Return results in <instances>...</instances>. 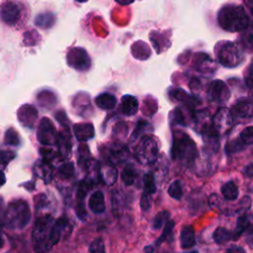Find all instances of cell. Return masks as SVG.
<instances>
[{"instance_id": "7c38bea8", "label": "cell", "mask_w": 253, "mask_h": 253, "mask_svg": "<svg viewBox=\"0 0 253 253\" xmlns=\"http://www.w3.org/2000/svg\"><path fill=\"white\" fill-rule=\"evenodd\" d=\"M0 17L8 25H14L20 18V9L14 2H6L0 8Z\"/></svg>"}, {"instance_id": "603a6c76", "label": "cell", "mask_w": 253, "mask_h": 253, "mask_svg": "<svg viewBox=\"0 0 253 253\" xmlns=\"http://www.w3.org/2000/svg\"><path fill=\"white\" fill-rule=\"evenodd\" d=\"M250 221H251L250 216L247 215L246 213H243L242 215H240L237 218L235 228H234V230L232 232V238L234 240L239 238V236L250 226Z\"/></svg>"}, {"instance_id": "f35d334b", "label": "cell", "mask_w": 253, "mask_h": 253, "mask_svg": "<svg viewBox=\"0 0 253 253\" xmlns=\"http://www.w3.org/2000/svg\"><path fill=\"white\" fill-rule=\"evenodd\" d=\"M172 93H173V98L176 101H179V102H182V103H185V104H189L190 103L189 95L184 90L175 89L174 91H172Z\"/></svg>"}, {"instance_id": "bcb514c9", "label": "cell", "mask_w": 253, "mask_h": 253, "mask_svg": "<svg viewBox=\"0 0 253 253\" xmlns=\"http://www.w3.org/2000/svg\"><path fill=\"white\" fill-rule=\"evenodd\" d=\"M224 253H246V252H245V250L242 247L236 246V245H232L229 248H227Z\"/></svg>"}, {"instance_id": "d4e9b609", "label": "cell", "mask_w": 253, "mask_h": 253, "mask_svg": "<svg viewBox=\"0 0 253 253\" xmlns=\"http://www.w3.org/2000/svg\"><path fill=\"white\" fill-rule=\"evenodd\" d=\"M221 194L226 201H234L238 197V188L232 181L226 182L221 187Z\"/></svg>"}, {"instance_id": "7bdbcfd3", "label": "cell", "mask_w": 253, "mask_h": 253, "mask_svg": "<svg viewBox=\"0 0 253 253\" xmlns=\"http://www.w3.org/2000/svg\"><path fill=\"white\" fill-rule=\"evenodd\" d=\"M151 196L149 195H146V194H143L141 195V198H140V208L143 211H149L150 207H151V199H150Z\"/></svg>"}, {"instance_id": "db71d44e", "label": "cell", "mask_w": 253, "mask_h": 253, "mask_svg": "<svg viewBox=\"0 0 253 253\" xmlns=\"http://www.w3.org/2000/svg\"><path fill=\"white\" fill-rule=\"evenodd\" d=\"M76 2H79V3H83V2H86V1H88V0H75Z\"/></svg>"}, {"instance_id": "f907efd6", "label": "cell", "mask_w": 253, "mask_h": 253, "mask_svg": "<svg viewBox=\"0 0 253 253\" xmlns=\"http://www.w3.org/2000/svg\"><path fill=\"white\" fill-rule=\"evenodd\" d=\"M5 182H6V177H5L4 173L0 170V188L5 184Z\"/></svg>"}, {"instance_id": "30bf717a", "label": "cell", "mask_w": 253, "mask_h": 253, "mask_svg": "<svg viewBox=\"0 0 253 253\" xmlns=\"http://www.w3.org/2000/svg\"><path fill=\"white\" fill-rule=\"evenodd\" d=\"M209 99L214 103L222 104L227 101L230 96V92L224 82L221 80H214L209 87Z\"/></svg>"}, {"instance_id": "8d00e7d4", "label": "cell", "mask_w": 253, "mask_h": 253, "mask_svg": "<svg viewBox=\"0 0 253 253\" xmlns=\"http://www.w3.org/2000/svg\"><path fill=\"white\" fill-rule=\"evenodd\" d=\"M239 139L241 142L246 146V145H251L253 142V135H252V126H249L245 129L241 131L239 134Z\"/></svg>"}, {"instance_id": "6da1fadb", "label": "cell", "mask_w": 253, "mask_h": 253, "mask_svg": "<svg viewBox=\"0 0 253 253\" xmlns=\"http://www.w3.org/2000/svg\"><path fill=\"white\" fill-rule=\"evenodd\" d=\"M217 23L222 30L235 33L247 29L250 21L243 6L226 4L218 11Z\"/></svg>"}, {"instance_id": "83f0119b", "label": "cell", "mask_w": 253, "mask_h": 253, "mask_svg": "<svg viewBox=\"0 0 253 253\" xmlns=\"http://www.w3.org/2000/svg\"><path fill=\"white\" fill-rule=\"evenodd\" d=\"M156 192L154 177L152 173H146L143 176V194L151 196Z\"/></svg>"}, {"instance_id": "8992f818", "label": "cell", "mask_w": 253, "mask_h": 253, "mask_svg": "<svg viewBox=\"0 0 253 253\" xmlns=\"http://www.w3.org/2000/svg\"><path fill=\"white\" fill-rule=\"evenodd\" d=\"M53 224V217L49 214L41 216L37 219L33 230V239L38 251L46 250L45 245L50 228Z\"/></svg>"}, {"instance_id": "7dc6e473", "label": "cell", "mask_w": 253, "mask_h": 253, "mask_svg": "<svg viewBox=\"0 0 253 253\" xmlns=\"http://www.w3.org/2000/svg\"><path fill=\"white\" fill-rule=\"evenodd\" d=\"M245 174H246L248 177H252V174H253L252 164H249L248 166H246V167H245Z\"/></svg>"}, {"instance_id": "e575fe53", "label": "cell", "mask_w": 253, "mask_h": 253, "mask_svg": "<svg viewBox=\"0 0 253 253\" xmlns=\"http://www.w3.org/2000/svg\"><path fill=\"white\" fill-rule=\"evenodd\" d=\"M125 149L123 147H113L110 149V160L113 163H120L125 159Z\"/></svg>"}, {"instance_id": "11a10c76", "label": "cell", "mask_w": 253, "mask_h": 253, "mask_svg": "<svg viewBox=\"0 0 253 253\" xmlns=\"http://www.w3.org/2000/svg\"><path fill=\"white\" fill-rule=\"evenodd\" d=\"M190 253H199L198 251H192V252H190Z\"/></svg>"}, {"instance_id": "ba28073f", "label": "cell", "mask_w": 253, "mask_h": 253, "mask_svg": "<svg viewBox=\"0 0 253 253\" xmlns=\"http://www.w3.org/2000/svg\"><path fill=\"white\" fill-rule=\"evenodd\" d=\"M67 63L69 66L76 70L84 71L89 69L91 65V60L84 48L72 47L67 53Z\"/></svg>"}, {"instance_id": "484cf974", "label": "cell", "mask_w": 253, "mask_h": 253, "mask_svg": "<svg viewBox=\"0 0 253 253\" xmlns=\"http://www.w3.org/2000/svg\"><path fill=\"white\" fill-rule=\"evenodd\" d=\"M213 240L216 244H225L232 238V232L227 230L225 227H217L213 234H212Z\"/></svg>"}, {"instance_id": "2e32d148", "label": "cell", "mask_w": 253, "mask_h": 253, "mask_svg": "<svg viewBox=\"0 0 253 253\" xmlns=\"http://www.w3.org/2000/svg\"><path fill=\"white\" fill-rule=\"evenodd\" d=\"M34 173L44 181V183H49L53 177V170L50 164L44 160L38 161L34 166Z\"/></svg>"}, {"instance_id": "f6af8a7d", "label": "cell", "mask_w": 253, "mask_h": 253, "mask_svg": "<svg viewBox=\"0 0 253 253\" xmlns=\"http://www.w3.org/2000/svg\"><path fill=\"white\" fill-rule=\"evenodd\" d=\"M75 211H76V214L77 216L81 219V220H85L87 218V211H86V209H85V206L82 202L78 203L76 208H75Z\"/></svg>"}, {"instance_id": "f5cc1de1", "label": "cell", "mask_w": 253, "mask_h": 253, "mask_svg": "<svg viewBox=\"0 0 253 253\" xmlns=\"http://www.w3.org/2000/svg\"><path fill=\"white\" fill-rule=\"evenodd\" d=\"M3 245H4V239H3V237H2V235L0 233V249L3 247Z\"/></svg>"}, {"instance_id": "681fc988", "label": "cell", "mask_w": 253, "mask_h": 253, "mask_svg": "<svg viewBox=\"0 0 253 253\" xmlns=\"http://www.w3.org/2000/svg\"><path fill=\"white\" fill-rule=\"evenodd\" d=\"M143 251H144V253H153L154 252V247L151 246V245H147L143 248Z\"/></svg>"}, {"instance_id": "277c9868", "label": "cell", "mask_w": 253, "mask_h": 253, "mask_svg": "<svg viewBox=\"0 0 253 253\" xmlns=\"http://www.w3.org/2000/svg\"><path fill=\"white\" fill-rule=\"evenodd\" d=\"M217 59L222 66L226 68H234L242 63L244 54L236 43L228 42L220 46L217 51Z\"/></svg>"}, {"instance_id": "e0dca14e", "label": "cell", "mask_w": 253, "mask_h": 253, "mask_svg": "<svg viewBox=\"0 0 253 253\" xmlns=\"http://www.w3.org/2000/svg\"><path fill=\"white\" fill-rule=\"evenodd\" d=\"M138 110V102L134 96L125 95L121 100V111L125 116H133Z\"/></svg>"}, {"instance_id": "f1b7e54d", "label": "cell", "mask_w": 253, "mask_h": 253, "mask_svg": "<svg viewBox=\"0 0 253 253\" xmlns=\"http://www.w3.org/2000/svg\"><path fill=\"white\" fill-rule=\"evenodd\" d=\"M92 185H93V182L90 179H84L79 183L76 197L80 202L83 201V199L85 198V196L87 195L89 190L92 188Z\"/></svg>"}, {"instance_id": "44dd1931", "label": "cell", "mask_w": 253, "mask_h": 253, "mask_svg": "<svg viewBox=\"0 0 253 253\" xmlns=\"http://www.w3.org/2000/svg\"><path fill=\"white\" fill-rule=\"evenodd\" d=\"M100 175L103 182L108 186L114 185L118 179V171L112 165L103 166L100 170Z\"/></svg>"}, {"instance_id": "ffe728a7", "label": "cell", "mask_w": 253, "mask_h": 253, "mask_svg": "<svg viewBox=\"0 0 253 253\" xmlns=\"http://www.w3.org/2000/svg\"><path fill=\"white\" fill-rule=\"evenodd\" d=\"M95 103L100 109L112 110L117 105V98L115 97V95L109 92H105V93H101L96 97Z\"/></svg>"}, {"instance_id": "7a4b0ae2", "label": "cell", "mask_w": 253, "mask_h": 253, "mask_svg": "<svg viewBox=\"0 0 253 253\" xmlns=\"http://www.w3.org/2000/svg\"><path fill=\"white\" fill-rule=\"evenodd\" d=\"M31 210L28 203L17 199L9 203L2 215V225L9 229H22L31 220Z\"/></svg>"}, {"instance_id": "8fae6325", "label": "cell", "mask_w": 253, "mask_h": 253, "mask_svg": "<svg viewBox=\"0 0 253 253\" xmlns=\"http://www.w3.org/2000/svg\"><path fill=\"white\" fill-rule=\"evenodd\" d=\"M67 224H68V219L66 216H60L58 219H56L53 222L48 234L47 241H46V245H45L46 250L50 249L53 245H55L59 241L61 234L63 230L66 228Z\"/></svg>"}, {"instance_id": "d590c367", "label": "cell", "mask_w": 253, "mask_h": 253, "mask_svg": "<svg viewBox=\"0 0 253 253\" xmlns=\"http://www.w3.org/2000/svg\"><path fill=\"white\" fill-rule=\"evenodd\" d=\"M58 173L60 175V177H62L63 179H69L73 176L74 174V166L71 162H67L64 163L63 165H61L58 169Z\"/></svg>"}, {"instance_id": "9c48e42d", "label": "cell", "mask_w": 253, "mask_h": 253, "mask_svg": "<svg viewBox=\"0 0 253 253\" xmlns=\"http://www.w3.org/2000/svg\"><path fill=\"white\" fill-rule=\"evenodd\" d=\"M233 125V118L225 108H219L212 119V126L220 135L227 132Z\"/></svg>"}, {"instance_id": "ee69618b", "label": "cell", "mask_w": 253, "mask_h": 253, "mask_svg": "<svg viewBox=\"0 0 253 253\" xmlns=\"http://www.w3.org/2000/svg\"><path fill=\"white\" fill-rule=\"evenodd\" d=\"M122 196L121 194L114 192L113 194V210L114 211H120L121 208H122Z\"/></svg>"}, {"instance_id": "4316f807", "label": "cell", "mask_w": 253, "mask_h": 253, "mask_svg": "<svg viewBox=\"0 0 253 253\" xmlns=\"http://www.w3.org/2000/svg\"><path fill=\"white\" fill-rule=\"evenodd\" d=\"M135 177H136V170L132 165L126 166L121 173V179L126 186L132 185Z\"/></svg>"}, {"instance_id": "f546056e", "label": "cell", "mask_w": 253, "mask_h": 253, "mask_svg": "<svg viewBox=\"0 0 253 253\" xmlns=\"http://www.w3.org/2000/svg\"><path fill=\"white\" fill-rule=\"evenodd\" d=\"M4 142L7 145L18 146L20 144V137L18 132L14 128L7 129L4 135Z\"/></svg>"}, {"instance_id": "c3c4849f", "label": "cell", "mask_w": 253, "mask_h": 253, "mask_svg": "<svg viewBox=\"0 0 253 253\" xmlns=\"http://www.w3.org/2000/svg\"><path fill=\"white\" fill-rule=\"evenodd\" d=\"M117 3L121 4V5H129L131 4L134 0H115Z\"/></svg>"}, {"instance_id": "1f68e13d", "label": "cell", "mask_w": 253, "mask_h": 253, "mask_svg": "<svg viewBox=\"0 0 253 253\" xmlns=\"http://www.w3.org/2000/svg\"><path fill=\"white\" fill-rule=\"evenodd\" d=\"M169 218V212L167 211H159L155 217L153 218V221H152V224H151V227L153 229H160L161 226L168 220Z\"/></svg>"}, {"instance_id": "5bb4252c", "label": "cell", "mask_w": 253, "mask_h": 253, "mask_svg": "<svg viewBox=\"0 0 253 253\" xmlns=\"http://www.w3.org/2000/svg\"><path fill=\"white\" fill-rule=\"evenodd\" d=\"M230 114L233 117H237L240 119L251 118L252 116V104L248 100H240L231 108Z\"/></svg>"}, {"instance_id": "9a60e30c", "label": "cell", "mask_w": 253, "mask_h": 253, "mask_svg": "<svg viewBox=\"0 0 253 253\" xmlns=\"http://www.w3.org/2000/svg\"><path fill=\"white\" fill-rule=\"evenodd\" d=\"M73 131L75 137L79 141H87L94 137V127L90 123H81L73 126Z\"/></svg>"}, {"instance_id": "d6a6232c", "label": "cell", "mask_w": 253, "mask_h": 253, "mask_svg": "<svg viewBox=\"0 0 253 253\" xmlns=\"http://www.w3.org/2000/svg\"><path fill=\"white\" fill-rule=\"evenodd\" d=\"M174 225H175V222H174L173 220L169 219V220L166 221V224H165V226H164V229H163L161 235H160V236L158 237V239L155 241V245H156V246H159L162 242H164V241L169 237V235L171 234V232H172V230H173V228H174Z\"/></svg>"}, {"instance_id": "ab89813d", "label": "cell", "mask_w": 253, "mask_h": 253, "mask_svg": "<svg viewBox=\"0 0 253 253\" xmlns=\"http://www.w3.org/2000/svg\"><path fill=\"white\" fill-rule=\"evenodd\" d=\"M15 157V153L9 150L6 151H1L0 152V165L2 167H6L8 165V163L13 160Z\"/></svg>"}, {"instance_id": "60d3db41", "label": "cell", "mask_w": 253, "mask_h": 253, "mask_svg": "<svg viewBox=\"0 0 253 253\" xmlns=\"http://www.w3.org/2000/svg\"><path fill=\"white\" fill-rule=\"evenodd\" d=\"M172 114L174 115H171V117L173 118L171 120V124H178V125H183L185 126V121H184V116H183V113L181 111L180 108H176Z\"/></svg>"}, {"instance_id": "4fadbf2b", "label": "cell", "mask_w": 253, "mask_h": 253, "mask_svg": "<svg viewBox=\"0 0 253 253\" xmlns=\"http://www.w3.org/2000/svg\"><path fill=\"white\" fill-rule=\"evenodd\" d=\"M38 118V111L34 106L24 105L18 111V119L21 124L28 127H33Z\"/></svg>"}, {"instance_id": "7402d4cb", "label": "cell", "mask_w": 253, "mask_h": 253, "mask_svg": "<svg viewBox=\"0 0 253 253\" xmlns=\"http://www.w3.org/2000/svg\"><path fill=\"white\" fill-rule=\"evenodd\" d=\"M56 144L58 146V150H59L60 154L63 157H67L70 153L71 146H72V142L70 140L69 133H65V132L58 133Z\"/></svg>"}, {"instance_id": "836d02e7", "label": "cell", "mask_w": 253, "mask_h": 253, "mask_svg": "<svg viewBox=\"0 0 253 253\" xmlns=\"http://www.w3.org/2000/svg\"><path fill=\"white\" fill-rule=\"evenodd\" d=\"M245 147V145L241 142V140L239 138H236V139H233V140H230L226 143L225 145V152L226 153H235V152H238V151H241L243 148Z\"/></svg>"}, {"instance_id": "5b68a950", "label": "cell", "mask_w": 253, "mask_h": 253, "mask_svg": "<svg viewBox=\"0 0 253 253\" xmlns=\"http://www.w3.org/2000/svg\"><path fill=\"white\" fill-rule=\"evenodd\" d=\"M136 160L143 165L153 164L158 157V145L150 136H143L134 152Z\"/></svg>"}, {"instance_id": "74e56055", "label": "cell", "mask_w": 253, "mask_h": 253, "mask_svg": "<svg viewBox=\"0 0 253 253\" xmlns=\"http://www.w3.org/2000/svg\"><path fill=\"white\" fill-rule=\"evenodd\" d=\"M89 253H106L105 245L102 238L94 239L89 246Z\"/></svg>"}, {"instance_id": "52a82bcc", "label": "cell", "mask_w": 253, "mask_h": 253, "mask_svg": "<svg viewBox=\"0 0 253 253\" xmlns=\"http://www.w3.org/2000/svg\"><path fill=\"white\" fill-rule=\"evenodd\" d=\"M37 136L40 143L42 145L50 146L56 144L58 133L53 123L47 118H42L38 127Z\"/></svg>"}, {"instance_id": "3957f363", "label": "cell", "mask_w": 253, "mask_h": 253, "mask_svg": "<svg viewBox=\"0 0 253 253\" xmlns=\"http://www.w3.org/2000/svg\"><path fill=\"white\" fill-rule=\"evenodd\" d=\"M197 154L196 144L187 133L183 131H175L173 133L171 156L174 160L189 165L194 162Z\"/></svg>"}, {"instance_id": "b9f144b4", "label": "cell", "mask_w": 253, "mask_h": 253, "mask_svg": "<svg viewBox=\"0 0 253 253\" xmlns=\"http://www.w3.org/2000/svg\"><path fill=\"white\" fill-rule=\"evenodd\" d=\"M148 127H149V125H148V123H147L146 121H139V122L137 123V125H136V127H135L134 131H133L132 137H133V136H134V138L138 137V136L141 135V133H142L146 128H148Z\"/></svg>"}, {"instance_id": "ac0fdd59", "label": "cell", "mask_w": 253, "mask_h": 253, "mask_svg": "<svg viewBox=\"0 0 253 253\" xmlns=\"http://www.w3.org/2000/svg\"><path fill=\"white\" fill-rule=\"evenodd\" d=\"M88 206L94 213L104 212L106 210V206L103 193L101 191H95L89 198Z\"/></svg>"}, {"instance_id": "cb8c5ba5", "label": "cell", "mask_w": 253, "mask_h": 253, "mask_svg": "<svg viewBox=\"0 0 253 253\" xmlns=\"http://www.w3.org/2000/svg\"><path fill=\"white\" fill-rule=\"evenodd\" d=\"M55 21L54 15L49 12L39 14L35 19L36 26L42 28V29H49L53 26Z\"/></svg>"}, {"instance_id": "d6986e66", "label": "cell", "mask_w": 253, "mask_h": 253, "mask_svg": "<svg viewBox=\"0 0 253 253\" xmlns=\"http://www.w3.org/2000/svg\"><path fill=\"white\" fill-rule=\"evenodd\" d=\"M180 244L183 249H189L196 244L195 230L192 225H185L180 232Z\"/></svg>"}, {"instance_id": "4dcf8cb0", "label": "cell", "mask_w": 253, "mask_h": 253, "mask_svg": "<svg viewBox=\"0 0 253 253\" xmlns=\"http://www.w3.org/2000/svg\"><path fill=\"white\" fill-rule=\"evenodd\" d=\"M168 194L171 198H173L175 200H180L182 198L183 191H182V186H181L180 181L175 180L170 184V186L168 188Z\"/></svg>"}, {"instance_id": "816d5d0a", "label": "cell", "mask_w": 253, "mask_h": 253, "mask_svg": "<svg viewBox=\"0 0 253 253\" xmlns=\"http://www.w3.org/2000/svg\"><path fill=\"white\" fill-rule=\"evenodd\" d=\"M2 206H3V203H2V200H0V221L2 220V215H3V212H4V210L2 209Z\"/></svg>"}]
</instances>
